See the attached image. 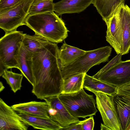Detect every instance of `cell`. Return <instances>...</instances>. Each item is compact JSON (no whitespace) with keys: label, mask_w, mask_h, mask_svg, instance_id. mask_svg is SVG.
<instances>
[{"label":"cell","mask_w":130,"mask_h":130,"mask_svg":"<svg viewBox=\"0 0 130 130\" xmlns=\"http://www.w3.org/2000/svg\"><path fill=\"white\" fill-rule=\"evenodd\" d=\"M98 79L117 87L130 84V59L118 63L102 73Z\"/></svg>","instance_id":"ba28073f"},{"label":"cell","mask_w":130,"mask_h":130,"mask_svg":"<svg viewBox=\"0 0 130 130\" xmlns=\"http://www.w3.org/2000/svg\"><path fill=\"white\" fill-rule=\"evenodd\" d=\"M11 106L17 112L46 118H50L48 111V105L45 101H31L14 104Z\"/></svg>","instance_id":"4fadbf2b"},{"label":"cell","mask_w":130,"mask_h":130,"mask_svg":"<svg viewBox=\"0 0 130 130\" xmlns=\"http://www.w3.org/2000/svg\"><path fill=\"white\" fill-rule=\"evenodd\" d=\"M24 33L16 30L7 33L0 39V76L4 71L13 68L19 70L18 61Z\"/></svg>","instance_id":"5b68a950"},{"label":"cell","mask_w":130,"mask_h":130,"mask_svg":"<svg viewBox=\"0 0 130 130\" xmlns=\"http://www.w3.org/2000/svg\"><path fill=\"white\" fill-rule=\"evenodd\" d=\"M48 105V113L50 118L63 128L78 123V118L71 115L58 98V95L44 99Z\"/></svg>","instance_id":"9c48e42d"},{"label":"cell","mask_w":130,"mask_h":130,"mask_svg":"<svg viewBox=\"0 0 130 130\" xmlns=\"http://www.w3.org/2000/svg\"><path fill=\"white\" fill-rule=\"evenodd\" d=\"M116 94L130 99V84L117 87Z\"/></svg>","instance_id":"83f0119b"},{"label":"cell","mask_w":130,"mask_h":130,"mask_svg":"<svg viewBox=\"0 0 130 130\" xmlns=\"http://www.w3.org/2000/svg\"><path fill=\"white\" fill-rule=\"evenodd\" d=\"M29 126L0 98V130H27Z\"/></svg>","instance_id":"30bf717a"},{"label":"cell","mask_w":130,"mask_h":130,"mask_svg":"<svg viewBox=\"0 0 130 130\" xmlns=\"http://www.w3.org/2000/svg\"><path fill=\"white\" fill-rule=\"evenodd\" d=\"M126 130H130V124L126 128Z\"/></svg>","instance_id":"1f68e13d"},{"label":"cell","mask_w":130,"mask_h":130,"mask_svg":"<svg viewBox=\"0 0 130 130\" xmlns=\"http://www.w3.org/2000/svg\"><path fill=\"white\" fill-rule=\"evenodd\" d=\"M83 87L90 91L101 92L111 96L116 94V87L106 83L86 73L84 77Z\"/></svg>","instance_id":"ac0fdd59"},{"label":"cell","mask_w":130,"mask_h":130,"mask_svg":"<svg viewBox=\"0 0 130 130\" xmlns=\"http://www.w3.org/2000/svg\"><path fill=\"white\" fill-rule=\"evenodd\" d=\"M101 130H111L110 128L105 125L104 124L101 123Z\"/></svg>","instance_id":"f546056e"},{"label":"cell","mask_w":130,"mask_h":130,"mask_svg":"<svg viewBox=\"0 0 130 130\" xmlns=\"http://www.w3.org/2000/svg\"><path fill=\"white\" fill-rule=\"evenodd\" d=\"M96 96L97 108L103 124L111 130H122L113 100V96L101 92L92 91Z\"/></svg>","instance_id":"52a82bcc"},{"label":"cell","mask_w":130,"mask_h":130,"mask_svg":"<svg viewBox=\"0 0 130 130\" xmlns=\"http://www.w3.org/2000/svg\"><path fill=\"white\" fill-rule=\"evenodd\" d=\"M33 0H22L15 6L0 11V28L7 33L16 30L19 26L25 25Z\"/></svg>","instance_id":"8992f818"},{"label":"cell","mask_w":130,"mask_h":130,"mask_svg":"<svg viewBox=\"0 0 130 130\" xmlns=\"http://www.w3.org/2000/svg\"><path fill=\"white\" fill-rule=\"evenodd\" d=\"M123 3L119 6L112 15L105 23L107 26L106 40L114 48L117 54H121L122 51V31L120 12Z\"/></svg>","instance_id":"8fae6325"},{"label":"cell","mask_w":130,"mask_h":130,"mask_svg":"<svg viewBox=\"0 0 130 130\" xmlns=\"http://www.w3.org/2000/svg\"><path fill=\"white\" fill-rule=\"evenodd\" d=\"M93 0H61L54 3V11L58 15L65 13H79L84 11Z\"/></svg>","instance_id":"7c38bea8"},{"label":"cell","mask_w":130,"mask_h":130,"mask_svg":"<svg viewBox=\"0 0 130 130\" xmlns=\"http://www.w3.org/2000/svg\"><path fill=\"white\" fill-rule=\"evenodd\" d=\"M83 130H93L94 122L93 116H92L83 121H80Z\"/></svg>","instance_id":"4316f807"},{"label":"cell","mask_w":130,"mask_h":130,"mask_svg":"<svg viewBox=\"0 0 130 130\" xmlns=\"http://www.w3.org/2000/svg\"><path fill=\"white\" fill-rule=\"evenodd\" d=\"M86 51L63 43L59 49L58 56L61 68L69 64Z\"/></svg>","instance_id":"ffe728a7"},{"label":"cell","mask_w":130,"mask_h":130,"mask_svg":"<svg viewBox=\"0 0 130 130\" xmlns=\"http://www.w3.org/2000/svg\"><path fill=\"white\" fill-rule=\"evenodd\" d=\"M56 43L47 45L32 53V70L34 80L32 93L38 99L61 94L63 79Z\"/></svg>","instance_id":"6da1fadb"},{"label":"cell","mask_w":130,"mask_h":130,"mask_svg":"<svg viewBox=\"0 0 130 130\" xmlns=\"http://www.w3.org/2000/svg\"><path fill=\"white\" fill-rule=\"evenodd\" d=\"M122 55L121 53H119L110 61L95 74L92 76L98 79L100 76L103 72L109 70L121 61Z\"/></svg>","instance_id":"d4e9b609"},{"label":"cell","mask_w":130,"mask_h":130,"mask_svg":"<svg viewBox=\"0 0 130 130\" xmlns=\"http://www.w3.org/2000/svg\"><path fill=\"white\" fill-rule=\"evenodd\" d=\"M54 0H33L30 6L28 15L54 12Z\"/></svg>","instance_id":"603a6c76"},{"label":"cell","mask_w":130,"mask_h":130,"mask_svg":"<svg viewBox=\"0 0 130 130\" xmlns=\"http://www.w3.org/2000/svg\"><path fill=\"white\" fill-rule=\"evenodd\" d=\"M85 74L80 73L63 79L61 94L75 93L83 88L84 79Z\"/></svg>","instance_id":"44dd1931"},{"label":"cell","mask_w":130,"mask_h":130,"mask_svg":"<svg viewBox=\"0 0 130 130\" xmlns=\"http://www.w3.org/2000/svg\"><path fill=\"white\" fill-rule=\"evenodd\" d=\"M83 130L80 121L78 123L70 125L66 127L62 128L61 130Z\"/></svg>","instance_id":"f1b7e54d"},{"label":"cell","mask_w":130,"mask_h":130,"mask_svg":"<svg viewBox=\"0 0 130 130\" xmlns=\"http://www.w3.org/2000/svg\"><path fill=\"white\" fill-rule=\"evenodd\" d=\"M17 112L24 122L34 128L44 130H61L63 128L50 118H46L22 112Z\"/></svg>","instance_id":"2e32d148"},{"label":"cell","mask_w":130,"mask_h":130,"mask_svg":"<svg viewBox=\"0 0 130 130\" xmlns=\"http://www.w3.org/2000/svg\"><path fill=\"white\" fill-rule=\"evenodd\" d=\"M54 12L28 15L25 25L49 41L57 43L62 42L68 36L69 30L64 22Z\"/></svg>","instance_id":"7a4b0ae2"},{"label":"cell","mask_w":130,"mask_h":130,"mask_svg":"<svg viewBox=\"0 0 130 130\" xmlns=\"http://www.w3.org/2000/svg\"><path fill=\"white\" fill-rule=\"evenodd\" d=\"M32 53L22 43L18 59L19 70L33 86L34 80L32 70Z\"/></svg>","instance_id":"9a60e30c"},{"label":"cell","mask_w":130,"mask_h":130,"mask_svg":"<svg viewBox=\"0 0 130 130\" xmlns=\"http://www.w3.org/2000/svg\"><path fill=\"white\" fill-rule=\"evenodd\" d=\"M5 70L2 76L14 93L21 90L23 75L22 74L13 72L12 71Z\"/></svg>","instance_id":"cb8c5ba5"},{"label":"cell","mask_w":130,"mask_h":130,"mask_svg":"<svg viewBox=\"0 0 130 130\" xmlns=\"http://www.w3.org/2000/svg\"><path fill=\"white\" fill-rule=\"evenodd\" d=\"M58 96L69 112L75 117L85 118L95 115L98 111L93 95L87 94L83 88L77 92L61 94Z\"/></svg>","instance_id":"277c9868"},{"label":"cell","mask_w":130,"mask_h":130,"mask_svg":"<svg viewBox=\"0 0 130 130\" xmlns=\"http://www.w3.org/2000/svg\"><path fill=\"white\" fill-rule=\"evenodd\" d=\"M22 0H0V11L11 8Z\"/></svg>","instance_id":"484cf974"},{"label":"cell","mask_w":130,"mask_h":130,"mask_svg":"<svg viewBox=\"0 0 130 130\" xmlns=\"http://www.w3.org/2000/svg\"><path fill=\"white\" fill-rule=\"evenodd\" d=\"M125 0H93V4L106 23Z\"/></svg>","instance_id":"d6986e66"},{"label":"cell","mask_w":130,"mask_h":130,"mask_svg":"<svg viewBox=\"0 0 130 130\" xmlns=\"http://www.w3.org/2000/svg\"><path fill=\"white\" fill-rule=\"evenodd\" d=\"M5 88V87L4 86L2 82L1 81L0 82V92H1L3 91Z\"/></svg>","instance_id":"4dcf8cb0"},{"label":"cell","mask_w":130,"mask_h":130,"mask_svg":"<svg viewBox=\"0 0 130 130\" xmlns=\"http://www.w3.org/2000/svg\"><path fill=\"white\" fill-rule=\"evenodd\" d=\"M112 51L109 46L86 51L69 64L61 68L63 79L80 73H86L92 67L108 61Z\"/></svg>","instance_id":"3957f363"},{"label":"cell","mask_w":130,"mask_h":130,"mask_svg":"<svg viewBox=\"0 0 130 130\" xmlns=\"http://www.w3.org/2000/svg\"><path fill=\"white\" fill-rule=\"evenodd\" d=\"M50 42L40 35L26 34H24L22 41L23 44L32 53L43 47Z\"/></svg>","instance_id":"7402d4cb"},{"label":"cell","mask_w":130,"mask_h":130,"mask_svg":"<svg viewBox=\"0 0 130 130\" xmlns=\"http://www.w3.org/2000/svg\"><path fill=\"white\" fill-rule=\"evenodd\" d=\"M120 17L122 31V55L128 53L130 50V8L125 3L121 6Z\"/></svg>","instance_id":"5bb4252c"},{"label":"cell","mask_w":130,"mask_h":130,"mask_svg":"<svg viewBox=\"0 0 130 130\" xmlns=\"http://www.w3.org/2000/svg\"><path fill=\"white\" fill-rule=\"evenodd\" d=\"M113 100L122 130H126L130 124V99L116 94Z\"/></svg>","instance_id":"e0dca14e"}]
</instances>
